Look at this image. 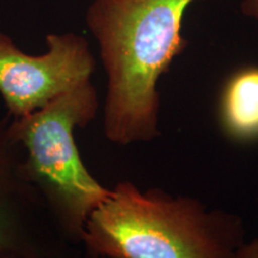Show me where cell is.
Returning a JSON list of instances; mask_svg holds the SVG:
<instances>
[{
  "label": "cell",
  "instance_id": "1",
  "mask_svg": "<svg viewBox=\"0 0 258 258\" xmlns=\"http://www.w3.org/2000/svg\"><path fill=\"white\" fill-rule=\"evenodd\" d=\"M198 0H93L86 24L106 76L103 131L118 146L160 137L158 83L184 50L182 22Z\"/></svg>",
  "mask_w": 258,
  "mask_h": 258
},
{
  "label": "cell",
  "instance_id": "2",
  "mask_svg": "<svg viewBox=\"0 0 258 258\" xmlns=\"http://www.w3.org/2000/svg\"><path fill=\"white\" fill-rule=\"evenodd\" d=\"M245 234L237 213L123 180L91 213L82 245L89 258H239Z\"/></svg>",
  "mask_w": 258,
  "mask_h": 258
},
{
  "label": "cell",
  "instance_id": "3",
  "mask_svg": "<svg viewBox=\"0 0 258 258\" xmlns=\"http://www.w3.org/2000/svg\"><path fill=\"white\" fill-rule=\"evenodd\" d=\"M98 108V95L90 79L41 110L11 118L12 133L23 148L27 177L74 246L82 244L91 213L110 195V189L85 166L76 141L77 131L95 120Z\"/></svg>",
  "mask_w": 258,
  "mask_h": 258
},
{
  "label": "cell",
  "instance_id": "4",
  "mask_svg": "<svg viewBox=\"0 0 258 258\" xmlns=\"http://www.w3.org/2000/svg\"><path fill=\"white\" fill-rule=\"evenodd\" d=\"M47 51L24 53L0 32V95L12 120L41 110L54 99L91 79L96 60L82 35L49 34Z\"/></svg>",
  "mask_w": 258,
  "mask_h": 258
},
{
  "label": "cell",
  "instance_id": "5",
  "mask_svg": "<svg viewBox=\"0 0 258 258\" xmlns=\"http://www.w3.org/2000/svg\"><path fill=\"white\" fill-rule=\"evenodd\" d=\"M23 148L0 120V249L19 258H78L24 170Z\"/></svg>",
  "mask_w": 258,
  "mask_h": 258
},
{
  "label": "cell",
  "instance_id": "6",
  "mask_svg": "<svg viewBox=\"0 0 258 258\" xmlns=\"http://www.w3.org/2000/svg\"><path fill=\"white\" fill-rule=\"evenodd\" d=\"M221 122L233 139H258V67L239 71L227 83L221 99Z\"/></svg>",
  "mask_w": 258,
  "mask_h": 258
},
{
  "label": "cell",
  "instance_id": "7",
  "mask_svg": "<svg viewBox=\"0 0 258 258\" xmlns=\"http://www.w3.org/2000/svg\"><path fill=\"white\" fill-rule=\"evenodd\" d=\"M239 258H258V237L251 241H245L240 249Z\"/></svg>",
  "mask_w": 258,
  "mask_h": 258
},
{
  "label": "cell",
  "instance_id": "8",
  "mask_svg": "<svg viewBox=\"0 0 258 258\" xmlns=\"http://www.w3.org/2000/svg\"><path fill=\"white\" fill-rule=\"evenodd\" d=\"M241 12L247 17L253 18L254 21L258 22V0H243Z\"/></svg>",
  "mask_w": 258,
  "mask_h": 258
},
{
  "label": "cell",
  "instance_id": "9",
  "mask_svg": "<svg viewBox=\"0 0 258 258\" xmlns=\"http://www.w3.org/2000/svg\"><path fill=\"white\" fill-rule=\"evenodd\" d=\"M0 258H19V257L16 256V254L6 252V251L0 249Z\"/></svg>",
  "mask_w": 258,
  "mask_h": 258
}]
</instances>
